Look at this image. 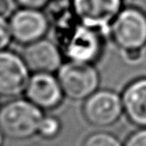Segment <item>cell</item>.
Wrapping results in <instances>:
<instances>
[{"mask_svg": "<svg viewBox=\"0 0 146 146\" xmlns=\"http://www.w3.org/2000/svg\"><path fill=\"white\" fill-rule=\"evenodd\" d=\"M57 78L63 93L74 100L86 99L99 86V74L91 63L69 61L59 68Z\"/></svg>", "mask_w": 146, "mask_h": 146, "instance_id": "3", "label": "cell"}, {"mask_svg": "<svg viewBox=\"0 0 146 146\" xmlns=\"http://www.w3.org/2000/svg\"><path fill=\"white\" fill-rule=\"evenodd\" d=\"M122 110V100L115 92L99 90L87 98L83 113L90 124L96 127H107L117 121Z\"/></svg>", "mask_w": 146, "mask_h": 146, "instance_id": "6", "label": "cell"}, {"mask_svg": "<svg viewBox=\"0 0 146 146\" xmlns=\"http://www.w3.org/2000/svg\"><path fill=\"white\" fill-rule=\"evenodd\" d=\"M110 33L114 42L122 50H141L146 45L145 13L126 7L115 17Z\"/></svg>", "mask_w": 146, "mask_h": 146, "instance_id": "4", "label": "cell"}, {"mask_svg": "<svg viewBox=\"0 0 146 146\" xmlns=\"http://www.w3.org/2000/svg\"><path fill=\"white\" fill-rule=\"evenodd\" d=\"M123 4L128 8L137 9L146 13V0H123Z\"/></svg>", "mask_w": 146, "mask_h": 146, "instance_id": "17", "label": "cell"}, {"mask_svg": "<svg viewBox=\"0 0 146 146\" xmlns=\"http://www.w3.org/2000/svg\"><path fill=\"white\" fill-rule=\"evenodd\" d=\"M122 104L130 121L146 127V78L135 80L126 87L122 96Z\"/></svg>", "mask_w": 146, "mask_h": 146, "instance_id": "11", "label": "cell"}, {"mask_svg": "<svg viewBox=\"0 0 146 146\" xmlns=\"http://www.w3.org/2000/svg\"><path fill=\"white\" fill-rule=\"evenodd\" d=\"M22 58L34 73H53L62 66L60 49L52 41L43 38L27 45Z\"/></svg>", "mask_w": 146, "mask_h": 146, "instance_id": "10", "label": "cell"}, {"mask_svg": "<svg viewBox=\"0 0 146 146\" xmlns=\"http://www.w3.org/2000/svg\"><path fill=\"white\" fill-rule=\"evenodd\" d=\"M125 146H146V129L139 130L130 136Z\"/></svg>", "mask_w": 146, "mask_h": 146, "instance_id": "15", "label": "cell"}, {"mask_svg": "<svg viewBox=\"0 0 146 146\" xmlns=\"http://www.w3.org/2000/svg\"><path fill=\"white\" fill-rule=\"evenodd\" d=\"M122 4L123 0H71L73 13L79 22L101 34L110 32Z\"/></svg>", "mask_w": 146, "mask_h": 146, "instance_id": "5", "label": "cell"}, {"mask_svg": "<svg viewBox=\"0 0 146 146\" xmlns=\"http://www.w3.org/2000/svg\"><path fill=\"white\" fill-rule=\"evenodd\" d=\"M59 27V39L62 51L70 61L92 63L98 59L102 49L101 33L76 23L72 18L64 21Z\"/></svg>", "mask_w": 146, "mask_h": 146, "instance_id": "1", "label": "cell"}, {"mask_svg": "<svg viewBox=\"0 0 146 146\" xmlns=\"http://www.w3.org/2000/svg\"><path fill=\"white\" fill-rule=\"evenodd\" d=\"M8 11V2L7 0H0V15H3Z\"/></svg>", "mask_w": 146, "mask_h": 146, "instance_id": "19", "label": "cell"}, {"mask_svg": "<svg viewBox=\"0 0 146 146\" xmlns=\"http://www.w3.org/2000/svg\"><path fill=\"white\" fill-rule=\"evenodd\" d=\"M12 39L10 31V25L4 18L3 15H0V51L4 50Z\"/></svg>", "mask_w": 146, "mask_h": 146, "instance_id": "14", "label": "cell"}, {"mask_svg": "<svg viewBox=\"0 0 146 146\" xmlns=\"http://www.w3.org/2000/svg\"><path fill=\"white\" fill-rule=\"evenodd\" d=\"M42 119L40 108L29 100H13L0 109V129L11 139H26L34 135Z\"/></svg>", "mask_w": 146, "mask_h": 146, "instance_id": "2", "label": "cell"}, {"mask_svg": "<svg viewBox=\"0 0 146 146\" xmlns=\"http://www.w3.org/2000/svg\"><path fill=\"white\" fill-rule=\"evenodd\" d=\"M22 57L10 51H0V96L13 97L25 91L30 79Z\"/></svg>", "mask_w": 146, "mask_h": 146, "instance_id": "7", "label": "cell"}, {"mask_svg": "<svg viewBox=\"0 0 146 146\" xmlns=\"http://www.w3.org/2000/svg\"><path fill=\"white\" fill-rule=\"evenodd\" d=\"M141 50H132V51H125V54L127 56V58L130 61H136L140 58L141 56Z\"/></svg>", "mask_w": 146, "mask_h": 146, "instance_id": "18", "label": "cell"}, {"mask_svg": "<svg viewBox=\"0 0 146 146\" xmlns=\"http://www.w3.org/2000/svg\"><path fill=\"white\" fill-rule=\"evenodd\" d=\"M83 146H121V144L111 134L95 133L85 140Z\"/></svg>", "mask_w": 146, "mask_h": 146, "instance_id": "12", "label": "cell"}, {"mask_svg": "<svg viewBox=\"0 0 146 146\" xmlns=\"http://www.w3.org/2000/svg\"><path fill=\"white\" fill-rule=\"evenodd\" d=\"M12 38L20 44H31L43 38L49 28V19L39 9L21 8L9 21Z\"/></svg>", "mask_w": 146, "mask_h": 146, "instance_id": "8", "label": "cell"}, {"mask_svg": "<svg viewBox=\"0 0 146 146\" xmlns=\"http://www.w3.org/2000/svg\"><path fill=\"white\" fill-rule=\"evenodd\" d=\"M27 99L37 107L52 109L60 104L63 91L58 78L52 73H34L25 89Z\"/></svg>", "mask_w": 146, "mask_h": 146, "instance_id": "9", "label": "cell"}, {"mask_svg": "<svg viewBox=\"0 0 146 146\" xmlns=\"http://www.w3.org/2000/svg\"><path fill=\"white\" fill-rule=\"evenodd\" d=\"M22 8L39 9L45 7L50 0H15Z\"/></svg>", "mask_w": 146, "mask_h": 146, "instance_id": "16", "label": "cell"}, {"mask_svg": "<svg viewBox=\"0 0 146 146\" xmlns=\"http://www.w3.org/2000/svg\"><path fill=\"white\" fill-rule=\"evenodd\" d=\"M3 144V137H2V131L0 129V146H2Z\"/></svg>", "mask_w": 146, "mask_h": 146, "instance_id": "20", "label": "cell"}, {"mask_svg": "<svg viewBox=\"0 0 146 146\" xmlns=\"http://www.w3.org/2000/svg\"><path fill=\"white\" fill-rule=\"evenodd\" d=\"M60 131V123L56 118L43 117L38 132L45 138H53Z\"/></svg>", "mask_w": 146, "mask_h": 146, "instance_id": "13", "label": "cell"}]
</instances>
